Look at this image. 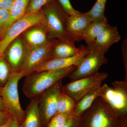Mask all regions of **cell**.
I'll return each mask as SVG.
<instances>
[{
    "label": "cell",
    "instance_id": "obj_11",
    "mask_svg": "<svg viewBox=\"0 0 127 127\" xmlns=\"http://www.w3.org/2000/svg\"><path fill=\"white\" fill-rule=\"evenodd\" d=\"M28 49L20 37L15 39L7 47L3 56L11 67L13 72H20L25 63Z\"/></svg>",
    "mask_w": 127,
    "mask_h": 127
},
{
    "label": "cell",
    "instance_id": "obj_15",
    "mask_svg": "<svg viewBox=\"0 0 127 127\" xmlns=\"http://www.w3.org/2000/svg\"><path fill=\"white\" fill-rule=\"evenodd\" d=\"M120 39L121 36L117 27L109 25L98 35L94 45L107 51L111 46L117 43Z\"/></svg>",
    "mask_w": 127,
    "mask_h": 127
},
{
    "label": "cell",
    "instance_id": "obj_7",
    "mask_svg": "<svg viewBox=\"0 0 127 127\" xmlns=\"http://www.w3.org/2000/svg\"><path fill=\"white\" fill-rule=\"evenodd\" d=\"M88 52L76 70L70 74V79L74 81L95 74L103 65L107 63L104 56L107 51L93 45L87 47Z\"/></svg>",
    "mask_w": 127,
    "mask_h": 127
},
{
    "label": "cell",
    "instance_id": "obj_26",
    "mask_svg": "<svg viewBox=\"0 0 127 127\" xmlns=\"http://www.w3.org/2000/svg\"><path fill=\"white\" fill-rule=\"evenodd\" d=\"M66 14L71 16L79 14V12L75 10L71 4L70 0H57Z\"/></svg>",
    "mask_w": 127,
    "mask_h": 127
},
{
    "label": "cell",
    "instance_id": "obj_31",
    "mask_svg": "<svg viewBox=\"0 0 127 127\" xmlns=\"http://www.w3.org/2000/svg\"><path fill=\"white\" fill-rule=\"evenodd\" d=\"M9 127H19V125L16 120L12 117Z\"/></svg>",
    "mask_w": 127,
    "mask_h": 127
},
{
    "label": "cell",
    "instance_id": "obj_29",
    "mask_svg": "<svg viewBox=\"0 0 127 127\" xmlns=\"http://www.w3.org/2000/svg\"><path fill=\"white\" fill-rule=\"evenodd\" d=\"M11 117L10 114L6 110H0V125L6 123Z\"/></svg>",
    "mask_w": 127,
    "mask_h": 127
},
{
    "label": "cell",
    "instance_id": "obj_16",
    "mask_svg": "<svg viewBox=\"0 0 127 127\" xmlns=\"http://www.w3.org/2000/svg\"><path fill=\"white\" fill-rule=\"evenodd\" d=\"M59 40L58 42L54 43L48 60L70 57L76 55L80 51V48L75 46V42Z\"/></svg>",
    "mask_w": 127,
    "mask_h": 127
},
{
    "label": "cell",
    "instance_id": "obj_8",
    "mask_svg": "<svg viewBox=\"0 0 127 127\" xmlns=\"http://www.w3.org/2000/svg\"><path fill=\"white\" fill-rule=\"evenodd\" d=\"M107 73L95 74L74 81L63 86L62 93L70 96L76 102L89 92L98 88L108 77Z\"/></svg>",
    "mask_w": 127,
    "mask_h": 127
},
{
    "label": "cell",
    "instance_id": "obj_2",
    "mask_svg": "<svg viewBox=\"0 0 127 127\" xmlns=\"http://www.w3.org/2000/svg\"><path fill=\"white\" fill-rule=\"evenodd\" d=\"M77 67L73 66L59 70L32 73L26 76L22 89L23 93L30 100L37 97L57 82L69 76Z\"/></svg>",
    "mask_w": 127,
    "mask_h": 127
},
{
    "label": "cell",
    "instance_id": "obj_18",
    "mask_svg": "<svg viewBox=\"0 0 127 127\" xmlns=\"http://www.w3.org/2000/svg\"><path fill=\"white\" fill-rule=\"evenodd\" d=\"M106 17L100 20L93 21L89 26L82 36V40H84L90 46L93 45L98 35L105 28L109 25Z\"/></svg>",
    "mask_w": 127,
    "mask_h": 127
},
{
    "label": "cell",
    "instance_id": "obj_9",
    "mask_svg": "<svg viewBox=\"0 0 127 127\" xmlns=\"http://www.w3.org/2000/svg\"><path fill=\"white\" fill-rule=\"evenodd\" d=\"M62 80L46 89L38 96V109L43 127H46L50 120L57 112V103L62 93Z\"/></svg>",
    "mask_w": 127,
    "mask_h": 127
},
{
    "label": "cell",
    "instance_id": "obj_12",
    "mask_svg": "<svg viewBox=\"0 0 127 127\" xmlns=\"http://www.w3.org/2000/svg\"><path fill=\"white\" fill-rule=\"evenodd\" d=\"M88 51L87 47L82 46L80 48V51L76 55L66 58L48 60L39 66L34 72L59 70L73 66L77 67L87 55Z\"/></svg>",
    "mask_w": 127,
    "mask_h": 127
},
{
    "label": "cell",
    "instance_id": "obj_21",
    "mask_svg": "<svg viewBox=\"0 0 127 127\" xmlns=\"http://www.w3.org/2000/svg\"><path fill=\"white\" fill-rule=\"evenodd\" d=\"M76 103V101L72 97L62 93L57 103V112L73 115Z\"/></svg>",
    "mask_w": 127,
    "mask_h": 127
},
{
    "label": "cell",
    "instance_id": "obj_28",
    "mask_svg": "<svg viewBox=\"0 0 127 127\" xmlns=\"http://www.w3.org/2000/svg\"><path fill=\"white\" fill-rule=\"evenodd\" d=\"M81 117L73 115L71 116L65 124L62 127H80Z\"/></svg>",
    "mask_w": 127,
    "mask_h": 127
},
{
    "label": "cell",
    "instance_id": "obj_25",
    "mask_svg": "<svg viewBox=\"0 0 127 127\" xmlns=\"http://www.w3.org/2000/svg\"><path fill=\"white\" fill-rule=\"evenodd\" d=\"M52 0H30L26 13H32L40 10Z\"/></svg>",
    "mask_w": 127,
    "mask_h": 127
},
{
    "label": "cell",
    "instance_id": "obj_27",
    "mask_svg": "<svg viewBox=\"0 0 127 127\" xmlns=\"http://www.w3.org/2000/svg\"><path fill=\"white\" fill-rule=\"evenodd\" d=\"M10 18V12L8 10L0 8V34L3 32Z\"/></svg>",
    "mask_w": 127,
    "mask_h": 127
},
{
    "label": "cell",
    "instance_id": "obj_6",
    "mask_svg": "<svg viewBox=\"0 0 127 127\" xmlns=\"http://www.w3.org/2000/svg\"><path fill=\"white\" fill-rule=\"evenodd\" d=\"M44 18L43 12L40 10L35 12L26 13L14 22L6 30L0 40V56H3L7 47L21 34L34 26L42 24Z\"/></svg>",
    "mask_w": 127,
    "mask_h": 127
},
{
    "label": "cell",
    "instance_id": "obj_10",
    "mask_svg": "<svg viewBox=\"0 0 127 127\" xmlns=\"http://www.w3.org/2000/svg\"><path fill=\"white\" fill-rule=\"evenodd\" d=\"M55 42L50 41L45 45L28 50L27 55L21 73L23 77L31 74L49 59Z\"/></svg>",
    "mask_w": 127,
    "mask_h": 127
},
{
    "label": "cell",
    "instance_id": "obj_3",
    "mask_svg": "<svg viewBox=\"0 0 127 127\" xmlns=\"http://www.w3.org/2000/svg\"><path fill=\"white\" fill-rule=\"evenodd\" d=\"M43 7L42 10L44 18L42 25L47 31L50 39L73 41L69 38L66 31L68 15L57 0H52Z\"/></svg>",
    "mask_w": 127,
    "mask_h": 127
},
{
    "label": "cell",
    "instance_id": "obj_20",
    "mask_svg": "<svg viewBox=\"0 0 127 127\" xmlns=\"http://www.w3.org/2000/svg\"><path fill=\"white\" fill-rule=\"evenodd\" d=\"M30 0H14L12 6L9 10L10 18L5 28L2 35L12 24L26 14L27 9Z\"/></svg>",
    "mask_w": 127,
    "mask_h": 127
},
{
    "label": "cell",
    "instance_id": "obj_23",
    "mask_svg": "<svg viewBox=\"0 0 127 127\" xmlns=\"http://www.w3.org/2000/svg\"><path fill=\"white\" fill-rule=\"evenodd\" d=\"M13 73L6 59L3 56H0V88L4 86Z\"/></svg>",
    "mask_w": 127,
    "mask_h": 127
},
{
    "label": "cell",
    "instance_id": "obj_32",
    "mask_svg": "<svg viewBox=\"0 0 127 127\" xmlns=\"http://www.w3.org/2000/svg\"><path fill=\"white\" fill-rule=\"evenodd\" d=\"M6 110L3 99L0 96V110Z\"/></svg>",
    "mask_w": 127,
    "mask_h": 127
},
{
    "label": "cell",
    "instance_id": "obj_5",
    "mask_svg": "<svg viewBox=\"0 0 127 127\" xmlns=\"http://www.w3.org/2000/svg\"><path fill=\"white\" fill-rule=\"evenodd\" d=\"M23 75L13 72L7 83L1 89L0 96L4 101L6 110L10 114L19 126L25 118V112L22 108L18 91V84Z\"/></svg>",
    "mask_w": 127,
    "mask_h": 127
},
{
    "label": "cell",
    "instance_id": "obj_13",
    "mask_svg": "<svg viewBox=\"0 0 127 127\" xmlns=\"http://www.w3.org/2000/svg\"><path fill=\"white\" fill-rule=\"evenodd\" d=\"M92 21L86 13L68 16L66 31L69 38L74 42L82 40L83 34Z\"/></svg>",
    "mask_w": 127,
    "mask_h": 127
},
{
    "label": "cell",
    "instance_id": "obj_1",
    "mask_svg": "<svg viewBox=\"0 0 127 127\" xmlns=\"http://www.w3.org/2000/svg\"><path fill=\"white\" fill-rule=\"evenodd\" d=\"M81 118L80 127H127V119L116 115L100 97Z\"/></svg>",
    "mask_w": 127,
    "mask_h": 127
},
{
    "label": "cell",
    "instance_id": "obj_4",
    "mask_svg": "<svg viewBox=\"0 0 127 127\" xmlns=\"http://www.w3.org/2000/svg\"><path fill=\"white\" fill-rule=\"evenodd\" d=\"M112 84V88L106 84L101 86L98 97L116 115L127 119V82L116 81Z\"/></svg>",
    "mask_w": 127,
    "mask_h": 127
},
{
    "label": "cell",
    "instance_id": "obj_34",
    "mask_svg": "<svg viewBox=\"0 0 127 127\" xmlns=\"http://www.w3.org/2000/svg\"><path fill=\"white\" fill-rule=\"evenodd\" d=\"M1 88H0V91H1Z\"/></svg>",
    "mask_w": 127,
    "mask_h": 127
},
{
    "label": "cell",
    "instance_id": "obj_19",
    "mask_svg": "<svg viewBox=\"0 0 127 127\" xmlns=\"http://www.w3.org/2000/svg\"><path fill=\"white\" fill-rule=\"evenodd\" d=\"M100 87L89 92L77 102L73 115L81 117L91 107L95 100L98 97Z\"/></svg>",
    "mask_w": 127,
    "mask_h": 127
},
{
    "label": "cell",
    "instance_id": "obj_33",
    "mask_svg": "<svg viewBox=\"0 0 127 127\" xmlns=\"http://www.w3.org/2000/svg\"><path fill=\"white\" fill-rule=\"evenodd\" d=\"M11 117V118L6 123L4 124H3V125H0V127H9V125H10V123L11 120V119H12Z\"/></svg>",
    "mask_w": 127,
    "mask_h": 127
},
{
    "label": "cell",
    "instance_id": "obj_24",
    "mask_svg": "<svg viewBox=\"0 0 127 127\" xmlns=\"http://www.w3.org/2000/svg\"><path fill=\"white\" fill-rule=\"evenodd\" d=\"M72 114L57 112L50 120L46 127H62L65 124Z\"/></svg>",
    "mask_w": 127,
    "mask_h": 127
},
{
    "label": "cell",
    "instance_id": "obj_30",
    "mask_svg": "<svg viewBox=\"0 0 127 127\" xmlns=\"http://www.w3.org/2000/svg\"><path fill=\"white\" fill-rule=\"evenodd\" d=\"M14 0H0V8L10 10Z\"/></svg>",
    "mask_w": 127,
    "mask_h": 127
},
{
    "label": "cell",
    "instance_id": "obj_14",
    "mask_svg": "<svg viewBox=\"0 0 127 127\" xmlns=\"http://www.w3.org/2000/svg\"><path fill=\"white\" fill-rule=\"evenodd\" d=\"M27 30L23 41L28 50L45 45L50 41L47 31L43 25Z\"/></svg>",
    "mask_w": 127,
    "mask_h": 127
},
{
    "label": "cell",
    "instance_id": "obj_22",
    "mask_svg": "<svg viewBox=\"0 0 127 127\" xmlns=\"http://www.w3.org/2000/svg\"><path fill=\"white\" fill-rule=\"evenodd\" d=\"M107 0H97L91 10L86 12L93 21L102 20L106 17L104 14Z\"/></svg>",
    "mask_w": 127,
    "mask_h": 127
},
{
    "label": "cell",
    "instance_id": "obj_17",
    "mask_svg": "<svg viewBox=\"0 0 127 127\" xmlns=\"http://www.w3.org/2000/svg\"><path fill=\"white\" fill-rule=\"evenodd\" d=\"M25 112V120L19 127H43L38 109V97L31 100Z\"/></svg>",
    "mask_w": 127,
    "mask_h": 127
}]
</instances>
